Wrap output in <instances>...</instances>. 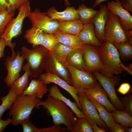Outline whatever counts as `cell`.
Masks as SVG:
<instances>
[{"instance_id":"42","label":"cell","mask_w":132,"mask_h":132,"mask_svg":"<svg viewBox=\"0 0 132 132\" xmlns=\"http://www.w3.org/2000/svg\"><path fill=\"white\" fill-rule=\"evenodd\" d=\"M120 2L124 8L128 11L132 12V0H121Z\"/></svg>"},{"instance_id":"35","label":"cell","mask_w":132,"mask_h":132,"mask_svg":"<svg viewBox=\"0 0 132 132\" xmlns=\"http://www.w3.org/2000/svg\"><path fill=\"white\" fill-rule=\"evenodd\" d=\"M14 14V12L10 13L7 10L0 12V36L3 33L7 25Z\"/></svg>"},{"instance_id":"12","label":"cell","mask_w":132,"mask_h":132,"mask_svg":"<svg viewBox=\"0 0 132 132\" xmlns=\"http://www.w3.org/2000/svg\"><path fill=\"white\" fill-rule=\"evenodd\" d=\"M15 56L13 59L8 56L4 63L7 74L4 80L7 86L11 87L14 81L19 77L20 72L22 67L23 63L25 60L21 55V52L18 51Z\"/></svg>"},{"instance_id":"43","label":"cell","mask_w":132,"mask_h":132,"mask_svg":"<svg viewBox=\"0 0 132 132\" xmlns=\"http://www.w3.org/2000/svg\"><path fill=\"white\" fill-rule=\"evenodd\" d=\"M11 120L10 118H8L6 120L0 118V132H3L6 127L11 123Z\"/></svg>"},{"instance_id":"23","label":"cell","mask_w":132,"mask_h":132,"mask_svg":"<svg viewBox=\"0 0 132 132\" xmlns=\"http://www.w3.org/2000/svg\"><path fill=\"white\" fill-rule=\"evenodd\" d=\"M22 69L25 71L24 74L17 78L14 82L11 87L13 88L18 95L23 93L27 88L31 73L27 63L22 66Z\"/></svg>"},{"instance_id":"20","label":"cell","mask_w":132,"mask_h":132,"mask_svg":"<svg viewBox=\"0 0 132 132\" xmlns=\"http://www.w3.org/2000/svg\"><path fill=\"white\" fill-rule=\"evenodd\" d=\"M49 95L51 97L61 100L74 112L78 118H86L85 115L78 108L75 101L72 102L61 93L57 85L52 86L49 89Z\"/></svg>"},{"instance_id":"37","label":"cell","mask_w":132,"mask_h":132,"mask_svg":"<svg viewBox=\"0 0 132 132\" xmlns=\"http://www.w3.org/2000/svg\"><path fill=\"white\" fill-rule=\"evenodd\" d=\"M124 110L132 114V93L124 96L121 101Z\"/></svg>"},{"instance_id":"4","label":"cell","mask_w":132,"mask_h":132,"mask_svg":"<svg viewBox=\"0 0 132 132\" xmlns=\"http://www.w3.org/2000/svg\"><path fill=\"white\" fill-rule=\"evenodd\" d=\"M99 53L105 72V76L111 78L125 70L121 66L118 50L112 43L107 41L103 43L99 48Z\"/></svg>"},{"instance_id":"40","label":"cell","mask_w":132,"mask_h":132,"mask_svg":"<svg viewBox=\"0 0 132 132\" xmlns=\"http://www.w3.org/2000/svg\"><path fill=\"white\" fill-rule=\"evenodd\" d=\"M130 85L127 83L121 84L117 91L121 94L125 95L131 89Z\"/></svg>"},{"instance_id":"19","label":"cell","mask_w":132,"mask_h":132,"mask_svg":"<svg viewBox=\"0 0 132 132\" xmlns=\"http://www.w3.org/2000/svg\"><path fill=\"white\" fill-rule=\"evenodd\" d=\"M83 44H89L100 47L102 44L96 37L92 22L83 25L82 29L77 35Z\"/></svg>"},{"instance_id":"11","label":"cell","mask_w":132,"mask_h":132,"mask_svg":"<svg viewBox=\"0 0 132 132\" xmlns=\"http://www.w3.org/2000/svg\"><path fill=\"white\" fill-rule=\"evenodd\" d=\"M32 26L38 28L45 33L54 34L56 32L59 25L56 20L51 19L45 12H42L36 9L31 12L29 17Z\"/></svg>"},{"instance_id":"13","label":"cell","mask_w":132,"mask_h":132,"mask_svg":"<svg viewBox=\"0 0 132 132\" xmlns=\"http://www.w3.org/2000/svg\"><path fill=\"white\" fill-rule=\"evenodd\" d=\"M82 112L86 116L88 121H91L96 123L98 126L106 132L109 129L100 118L95 106L82 92L77 93Z\"/></svg>"},{"instance_id":"3","label":"cell","mask_w":132,"mask_h":132,"mask_svg":"<svg viewBox=\"0 0 132 132\" xmlns=\"http://www.w3.org/2000/svg\"><path fill=\"white\" fill-rule=\"evenodd\" d=\"M18 9L19 11L17 16L10 20L3 33L0 36V38L4 40L6 45L11 48L12 55L11 57L12 59L15 57L16 54L14 51L15 43H12V40L21 34L24 21L25 18L28 17L31 12L29 0L22 4Z\"/></svg>"},{"instance_id":"30","label":"cell","mask_w":132,"mask_h":132,"mask_svg":"<svg viewBox=\"0 0 132 132\" xmlns=\"http://www.w3.org/2000/svg\"><path fill=\"white\" fill-rule=\"evenodd\" d=\"M89 100L95 106L100 118L107 125L110 130L111 125L115 121L110 113L100 103L93 99Z\"/></svg>"},{"instance_id":"6","label":"cell","mask_w":132,"mask_h":132,"mask_svg":"<svg viewBox=\"0 0 132 132\" xmlns=\"http://www.w3.org/2000/svg\"><path fill=\"white\" fill-rule=\"evenodd\" d=\"M65 64L70 74L71 85L77 93L93 88L98 84L97 80L93 73L77 69L66 62Z\"/></svg>"},{"instance_id":"25","label":"cell","mask_w":132,"mask_h":132,"mask_svg":"<svg viewBox=\"0 0 132 132\" xmlns=\"http://www.w3.org/2000/svg\"><path fill=\"white\" fill-rule=\"evenodd\" d=\"M44 36V32L37 27L32 26L26 31L24 37L33 46L41 45Z\"/></svg>"},{"instance_id":"48","label":"cell","mask_w":132,"mask_h":132,"mask_svg":"<svg viewBox=\"0 0 132 132\" xmlns=\"http://www.w3.org/2000/svg\"><path fill=\"white\" fill-rule=\"evenodd\" d=\"M121 66L122 68H123L125 70V71H126L128 73L132 75V71L131 70L129 69L126 66H124L122 63L121 65Z\"/></svg>"},{"instance_id":"2","label":"cell","mask_w":132,"mask_h":132,"mask_svg":"<svg viewBox=\"0 0 132 132\" xmlns=\"http://www.w3.org/2000/svg\"><path fill=\"white\" fill-rule=\"evenodd\" d=\"M41 101L35 95H25L23 93L18 95L9 112L12 117L11 123L16 126L24 119L29 118L34 107L39 109L38 105Z\"/></svg>"},{"instance_id":"33","label":"cell","mask_w":132,"mask_h":132,"mask_svg":"<svg viewBox=\"0 0 132 132\" xmlns=\"http://www.w3.org/2000/svg\"><path fill=\"white\" fill-rule=\"evenodd\" d=\"M76 49L77 48L69 47L58 42L53 52L60 59L66 62L69 54Z\"/></svg>"},{"instance_id":"41","label":"cell","mask_w":132,"mask_h":132,"mask_svg":"<svg viewBox=\"0 0 132 132\" xmlns=\"http://www.w3.org/2000/svg\"><path fill=\"white\" fill-rule=\"evenodd\" d=\"M111 132H125L124 126L119 124L115 121L111 125L110 130Z\"/></svg>"},{"instance_id":"24","label":"cell","mask_w":132,"mask_h":132,"mask_svg":"<svg viewBox=\"0 0 132 132\" xmlns=\"http://www.w3.org/2000/svg\"><path fill=\"white\" fill-rule=\"evenodd\" d=\"M59 42L74 48H82L84 44L77 35L56 32L54 34Z\"/></svg>"},{"instance_id":"51","label":"cell","mask_w":132,"mask_h":132,"mask_svg":"<svg viewBox=\"0 0 132 132\" xmlns=\"http://www.w3.org/2000/svg\"><path fill=\"white\" fill-rule=\"evenodd\" d=\"M64 1L66 5H68L69 6L70 5V3H69V2L68 1V0H63Z\"/></svg>"},{"instance_id":"47","label":"cell","mask_w":132,"mask_h":132,"mask_svg":"<svg viewBox=\"0 0 132 132\" xmlns=\"http://www.w3.org/2000/svg\"><path fill=\"white\" fill-rule=\"evenodd\" d=\"M107 0H95L93 3V7L95 8L99 6L102 2Z\"/></svg>"},{"instance_id":"17","label":"cell","mask_w":132,"mask_h":132,"mask_svg":"<svg viewBox=\"0 0 132 132\" xmlns=\"http://www.w3.org/2000/svg\"><path fill=\"white\" fill-rule=\"evenodd\" d=\"M108 2L107 7L110 11L119 17L123 29L125 31L132 30V17L128 11L121 5L119 0Z\"/></svg>"},{"instance_id":"45","label":"cell","mask_w":132,"mask_h":132,"mask_svg":"<svg viewBox=\"0 0 132 132\" xmlns=\"http://www.w3.org/2000/svg\"><path fill=\"white\" fill-rule=\"evenodd\" d=\"M9 6L8 0H0V12L7 10Z\"/></svg>"},{"instance_id":"34","label":"cell","mask_w":132,"mask_h":132,"mask_svg":"<svg viewBox=\"0 0 132 132\" xmlns=\"http://www.w3.org/2000/svg\"><path fill=\"white\" fill-rule=\"evenodd\" d=\"M58 42L54 34L44 32V36L41 45L50 52H53Z\"/></svg>"},{"instance_id":"46","label":"cell","mask_w":132,"mask_h":132,"mask_svg":"<svg viewBox=\"0 0 132 132\" xmlns=\"http://www.w3.org/2000/svg\"><path fill=\"white\" fill-rule=\"evenodd\" d=\"M91 125L92 129L94 132H105V130L101 129L95 122L91 121H88Z\"/></svg>"},{"instance_id":"5","label":"cell","mask_w":132,"mask_h":132,"mask_svg":"<svg viewBox=\"0 0 132 132\" xmlns=\"http://www.w3.org/2000/svg\"><path fill=\"white\" fill-rule=\"evenodd\" d=\"M30 49L25 47H22L21 55L27 61L31 77H38L44 71L46 58L49 51L42 45L33 46Z\"/></svg>"},{"instance_id":"44","label":"cell","mask_w":132,"mask_h":132,"mask_svg":"<svg viewBox=\"0 0 132 132\" xmlns=\"http://www.w3.org/2000/svg\"><path fill=\"white\" fill-rule=\"evenodd\" d=\"M6 45L4 39L0 38V58L4 56V50Z\"/></svg>"},{"instance_id":"7","label":"cell","mask_w":132,"mask_h":132,"mask_svg":"<svg viewBox=\"0 0 132 132\" xmlns=\"http://www.w3.org/2000/svg\"><path fill=\"white\" fill-rule=\"evenodd\" d=\"M106 41L112 44L128 41L126 31L122 27L118 17L110 12L104 29Z\"/></svg>"},{"instance_id":"27","label":"cell","mask_w":132,"mask_h":132,"mask_svg":"<svg viewBox=\"0 0 132 132\" xmlns=\"http://www.w3.org/2000/svg\"><path fill=\"white\" fill-rule=\"evenodd\" d=\"M77 11L79 19L83 25L92 22L99 12V11L96 10L91 7H88L83 3L79 6Z\"/></svg>"},{"instance_id":"15","label":"cell","mask_w":132,"mask_h":132,"mask_svg":"<svg viewBox=\"0 0 132 132\" xmlns=\"http://www.w3.org/2000/svg\"><path fill=\"white\" fill-rule=\"evenodd\" d=\"M82 92L88 99L95 100L102 104L109 112L116 110L110 102L107 93L99 83L94 88Z\"/></svg>"},{"instance_id":"1","label":"cell","mask_w":132,"mask_h":132,"mask_svg":"<svg viewBox=\"0 0 132 132\" xmlns=\"http://www.w3.org/2000/svg\"><path fill=\"white\" fill-rule=\"evenodd\" d=\"M40 106H43L48 115L52 117L54 124H64L68 131L72 132L77 118L73 111L63 101L48 94L46 100L38 104L39 107Z\"/></svg>"},{"instance_id":"22","label":"cell","mask_w":132,"mask_h":132,"mask_svg":"<svg viewBox=\"0 0 132 132\" xmlns=\"http://www.w3.org/2000/svg\"><path fill=\"white\" fill-rule=\"evenodd\" d=\"M59 23V25L57 32L76 35L81 30L83 25L79 19Z\"/></svg>"},{"instance_id":"38","label":"cell","mask_w":132,"mask_h":132,"mask_svg":"<svg viewBox=\"0 0 132 132\" xmlns=\"http://www.w3.org/2000/svg\"><path fill=\"white\" fill-rule=\"evenodd\" d=\"M28 0H8L9 7L7 11L10 13L14 12L21 5Z\"/></svg>"},{"instance_id":"49","label":"cell","mask_w":132,"mask_h":132,"mask_svg":"<svg viewBox=\"0 0 132 132\" xmlns=\"http://www.w3.org/2000/svg\"><path fill=\"white\" fill-rule=\"evenodd\" d=\"M124 129L125 132H132V127H124Z\"/></svg>"},{"instance_id":"26","label":"cell","mask_w":132,"mask_h":132,"mask_svg":"<svg viewBox=\"0 0 132 132\" xmlns=\"http://www.w3.org/2000/svg\"><path fill=\"white\" fill-rule=\"evenodd\" d=\"M82 47L76 49L72 51L68 55L66 62L75 68L86 71L83 57Z\"/></svg>"},{"instance_id":"21","label":"cell","mask_w":132,"mask_h":132,"mask_svg":"<svg viewBox=\"0 0 132 132\" xmlns=\"http://www.w3.org/2000/svg\"><path fill=\"white\" fill-rule=\"evenodd\" d=\"M49 90L43 81L38 78L32 79L26 89L23 93L25 95H36L39 98H42Z\"/></svg>"},{"instance_id":"31","label":"cell","mask_w":132,"mask_h":132,"mask_svg":"<svg viewBox=\"0 0 132 132\" xmlns=\"http://www.w3.org/2000/svg\"><path fill=\"white\" fill-rule=\"evenodd\" d=\"M119 51L121 58L124 60L132 59V44L128 41L113 44Z\"/></svg>"},{"instance_id":"36","label":"cell","mask_w":132,"mask_h":132,"mask_svg":"<svg viewBox=\"0 0 132 132\" xmlns=\"http://www.w3.org/2000/svg\"><path fill=\"white\" fill-rule=\"evenodd\" d=\"M29 118L23 120L20 123L23 132H39V129L37 128L30 121Z\"/></svg>"},{"instance_id":"28","label":"cell","mask_w":132,"mask_h":132,"mask_svg":"<svg viewBox=\"0 0 132 132\" xmlns=\"http://www.w3.org/2000/svg\"><path fill=\"white\" fill-rule=\"evenodd\" d=\"M109 112L117 123L125 127H132V114L125 110L117 109Z\"/></svg>"},{"instance_id":"39","label":"cell","mask_w":132,"mask_h":132,"mask_svg":"<svg viewBox=\"0 0 132 132\" xmlns=\"http://www.w3.org/2000/svg\"><path fill=\"white\" fill-rule=\"evenodd\" d=\"M68 131L67 128L62 127L60 125L54 124L53 126L39 129V132H65Z\"/></svg>"},{"instance_id":"16","label":"cell","mask_w":132,"mask_h":132,"mask_svg":"<svg viewBox=\"0 0 132 132\" xmlns=\"http://www.w3.org/2000/svg\"><path fill=\"white\" fill-rule=\"evenodd\" d=\"M99 6V12L92 22L94 26L96 37L102 44L106 41L104 31L110 11L105 4H101Z\"/></svg>"},{"instance_id":"8","label":"cell","mask_w":132,"mask_h":132,"mask_svg":"<svg viewBox=\"0 0 132 132\" xmlns=\"http://www.w3.org/2000/svg\"><path fill=\"white\" fill-rule=\"evenodd\" d=\"M99 47L84 44L82 47L83 59L86 71L92 73L97 71L105 76L104 68L99 53Z\"/></svg>"},{"instance_id":"50","label":"cell","mask_w":132,"mask_h":132,"mask_svg":"<svg viewBox=\"0 0 132 132\" xmlns=\"http://www.w3.org/2000/svg\"><path fill=\"white\" fill-rule=\"evenodd\" d=\"M127 67L129 70L132 71V63L126 66Z\"/></svg>"},{"instance_id":"32","label":"cell","mask_w":132,"mask_h":132,"mask_svg":"<svg viewBox=\"0 0 132 132\" xmlns=\"http://www.w3.org/2000/svg\"><path fill=\"white\" fill-rule=\"evenodd\" d=\"M86 118H78L73 124L72 132H94Z\"/></svg>"},{"instance_id":"10","label":"cell","mask_w":132,"mask_h":132,"mask_svg":"<svg viewBox=\"0 0 132 132\" xmlns=\"http://www.w3.org/2000/svg\"><path fill=\"white\" fill-rule=\"evenodd\" d=\"M66 62L59 58L53 52L49 51L45 59L44 71L57 75L71 85L70 75Z\"/></svg>"},{"instance_id":"14","label":"cell","mask_w":132,"mask_h":132,"mask_svg":"<svg viewBox=\"0 0 132 132\" xmlns=\"http://www.w3.org/2000/svg\"><path fill=\"white\" fill-rule=\"evenodd\" d=\"M38 78L42 80L46 85L49 84L51 83H54L66 90L74 99L78 108L81 110V107L77 91L73 86L66 81L57 75L47 72L43 73L38 77Z\"/></svg>"},{"instance_id":"29","label":"cell","mask_w":132,"mask_h":132,"mask_svg":"<svg viewBox=\"0 0 132 132\" xmlns=\"http://www.w3.org/2000/svg\"><path fill=\"white\" fill-rule=\"evenodd\" d=\"M17 95L14 89L10 87L8 94L0 98L2 103L0 105V118H1L5 111L11 109Z\"/></svg>"},{"instance_id":"18","label":"cell","mask_w":132,"mask_h":132,"mask_svg":"<svg viewBox=\"0 0 132 132\" xmlns=\"http://www.w3.org/2000/svg\"><path fill=\"white\" fill-rule=\"evenodd\" d=\"M48 17L58 22L79 19L77 10L73 7H67L63 11H57L54 7L49 9L46 13Z\"/></svg>"},{"instance_id":"9","label":"cell","mask_w":132,"mask_h":132,"mask_svg":"<svg viewBox=\"0 0 132 132\" xmlns=\"http://www.w3.org/2000/svg\"><path fill=\"white\" fill-rule=\"evenodd\" d=\"M93 73L107 93L112 105L118 110H124L123 104L118 97L115 89V87L120 82L119 77L115 75L112 77L109 78L97 71L94 72Z\"/></svg>"}]
</instances>
